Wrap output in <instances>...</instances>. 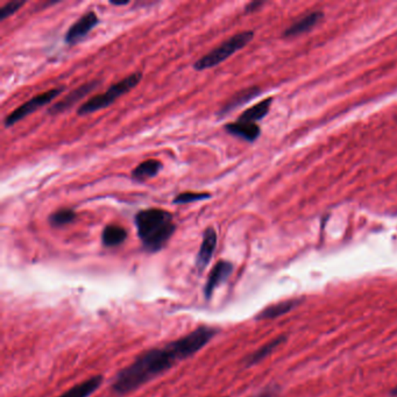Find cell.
I'll return each mask as SVG.
<instances>
[{
	"label": "cell",
	"mask_w": 397,
	"mask_h": 397,
	"mask_svg": "<svg viewBox=\"0 0 397 397\" xmlns=\"http://www.w3.org/2000/svg\"><path fill=\"white\" fill-rule=\"evenodd\" d=\"M259 88H249V89L242 90L240 93H235L226 104L224 105L223 109L219 111L220 116H226L230 114L231 111L242 107L244 104L247 103L249 100L256 98L259 95Z\"/></svg>",
	"instance_id": "9a60e30c"
},
{
	"label": "cell",
	"mask_w": 397,
	"mask_h": 397,
	"mask_svg": "<svg viewBox=\"0 0 397 397\" xmlns=\"http://www.w3.org/2000/svg\"><path fill=\"white\" fill-rule=\"evenodd\" d=\"M232 272H233L232 263L225 261V260L218 261L213 267L212 270L210 272L205 287H204V296L210 299L217 288L219 287L220 284H223L230 277Z\"/></svg>",
	"instance_id": "52a82bcc"
},
{
	"label": "cell",
	"mask_w": 397,
	"mask_h": 397,
	"mask_svg": "<svg viewBox=\"0 0 397 397\" xmlns=\"http://www.w3.org/2000/svg\"><path fill=\"white\" fill-rule=\"evenodd\" d=\"M323 18V13L320 11L311 12L309 15H304L303 18L299 19L297 22L293 24V25L287 29V31L283 33L284 36H296L303 33H306L310 29H313L318 22Z\"/></svg>",
	"instance_id": "8fae6325"
},
{
	"label": "cell",
	"mask_w": 397,
	"mask_h": 397,
	"mask_svg": "<svg viewBox=\"0 0 397 397\" xmlns=\"http://www.w3.org/2000/svg\"><path fill=\"white\" fill-rule=\"evenodd\" d=\"M227 133L231 135L238 137V138L245 139L247 141H256L261 134L260 127L256 124H249V123H242V121H235L225 126Z\"/></svg>",
	"instance_id": "7c38bea8"
},
{
	"label": "cell",
	"mask_w": 397,
	"mask_h": 397,
	"mask_svg": "<svg viewBox=\"0 0 397 397\" xmlns=\"http://www.w3.org/2000/svg\"><path fill=\"white\" fill-rule=\"evenodd\" d=\"M127 239V231L119 225L110 224L104 228L102 242L105 247H117Z\"/></svg>",
	"instance_id": "5bb4252c"
},
{
	"label": "cell",
	"mask_w": 397,
	"mask_h": 397,
	"mask_svg": "<svg viewBox=\"0 0 397 397\" xmlns=\"http://www.w3.org/2000/svg\"><path fill=\"white\" fill-rule=\"evenodd\" d=\"M296 305L295 301H284L272 304L263 309V311H260L256 317V320H270L274 318H279L281 316L286 315L290 311L291 309H294Z\"/></svg>",
	"instance_id": "e0dca14e"
},
{
	"label": "cell",
	"mask_w": 397,
	"mask_h": 397,
	"mask_svg": "<svg viewBox=\"0 0 397 397\" xmlns=\"http://www.w3.org/2000/svg\"><path fill=\"white\" fill-rule=\"evenodd\" d=\"M134 221L142 247L149 253L164 249L176 230L173 215L166 210H142L137 213Z\"/></svg>",
	"instance_id": "7a4b0ae2"
},
{
	"label": "cell",
	"mask_w": 397,
	"mask_h": 397,
	"mask_svg": "<svg viewBox=\"0 0 397 397\" xmlns=\"http://www.w3.org/2000/svg\"><path fill=\"white\" fill-rule=\"evenodd\" d=\"M103 380L102 375L91 376L86 381H82V382L71 387L70 389H68L65 393L62 394L59 397H90L98 390L100 384L103 383Z\"/></svg>",
	"instance_id": "30bf717a"
},
{
	"label": "cell",
	"mask_w": 397,
	"mask_h": 397,
	"mask_svg": "<svg viewBox=\"0 0 397 397\" xmlns=\"http://www.w3.org/2000/svg\"><path fill=\"white\" fill-rule=\"evenodd\" d=\"M218 329L202 325L190 334L168 343L161 348H152L139 355L131 365L121 369L112 382L111 389L116 395H127L167 372L176 364L190 358L209 344Z\"/></svg>",
	"instance_id": "6da1fadb"
},
{
	"label": "cell",
	"mask_w": 397,
	"mask_h": 397,
	"mask_svg": "<svg viewBox=\"0 0 397 397\" xmlns=\"http://www.w3.org/2000/svg\"><path fill=\"white\" fill-rule=\"evenodd\" d=\"M224 397H225V396H224Z\"/></svg>",
	"instance_id": "484cf974"
},
{
	"label": "cell",
	"mask_w": 397,
	"mask_h": 397,
	"mask_svg": "<svg viewBox=\"0 0 397 397\" xmlns=\"http://www.w3.org/2000/svg\"><path fill=\"white\" fill-rule=\"evenodd\" d=\"M217 247V233L213 227H208L203 233L202 244L199 247V252L196 258V267L199 272H203L209 266L212 259L213 253Z\"/></svg>",
	"instance_id": "ba28073f"
},
{
	"label": "cell",
	"mask_w": 397,
	"mask_h": 397,
	"mask_svg": "<svg viewBox=\"0 0 397 397\" xmlns=\"http://www.w3.org/2000/svg\"><path fill=\"white\" fill-rule=\"evenodd\" d=\"M211 198V195L208 192H182L175 197L174 204H189V203L198 202L204 199Z\"/></svg>",
	"instance_id": "ffe728a7"
},
{
	"label": "cell",
	"mask_w": 397,
	"mask_h": 397,
	"mask_svg": "<svg viewBox=\"0 0 397 397\" xmlns=\"http://www.w3.org/2000/svg\"><path fill=\"white\" fill-rule=\"evenodd\" d=\"M272 102H273L272 98H267V100L253 105L252 107H249L245 112L240 114V117L238 118V121L256 124V121L261 120L263 118L266 117L268 111H270V105H272Z\"/></svg>",
	"instance_id": "4fadbf2b"
},
{
	"label": "cell",
	"mask_w": 397,
	"mask_h": 397,
	"mask_svg": "<svg viewBox=\"0 0 397 397\" xmlns=\"http://www.w3.org/2000/svg\"><path fill=\"white\" fill-rule=\"evenodd\" d=\"M111 5L114 6H126V5L130 4V1H114V0H111Z\"/></svg>",
	"instance_id": "cb8c5ba5"
},
{
	"label": "cell",
	"mask_w": 397,
	"mask_h": 397,
	"mask_svg": "<svg viewBox=\"0 0 397 397\" xmlns=\"http://www.w3.org/2000/svg\"><path fill=\"white\" fill-rule=\"evenodd\" d=\"M100 24V19L97 17L96 12L89 11L86 15H82L71 25L65 34V42L69 46H74L76 43L81 42L97 25Z\"/></svg>",
	"instance_id": "8992f818"
},
{
	"label": "cell",
	"mask_w": 397,
	"mask_h": 397,
	"mask_svg": "<svg viewBox=\"0 0 397 397\" xmlns=\"http://www.w3.org/2000/svg\"><path fill=\"white\" fill-rule=\"evenodd\" d=\"M263 3H261V1H253V3L246 6V12L256 11V10H258V8H259L260 6H263Z\"/></svg>",
	"instance_id": "7402d4cb"
},
{
	"label": "cell",
	"mask_w": 397,
	"mask_h": 397,
	"mask_svg": "<svg viewBox=\"0 0 397 397\" xmlns=\"http://www.w3.org/2000/svg\"><path fill=\"white\" fill-rule=\"evenodd\" d=\"M284 341H286V337L281 336V337L275 338V339L270 341V343H267L266 345H263L259 350L253 352L252 355H249V357L246 358V366L249 367V366L256 365V364H259L260 361H263V359H266L268 355H272L281 344H283Z\"/></svg>",
	"instance_id": "2e32d148"
},
{
	"label": "cell",
	"mask_w": 397,
	"mask_h": 397,
	"mask_svg": "<svg viewBox=\"0 0 397 397\" xmlns=\"http://www.w3.org/2000/svg\"><path fill=\"white\" fill-rule=\"evenodd\" d=\"M76 212L72 209L57 210L49 217V223L54 227H62L68 224L72 223L76 219Z\"/></svg>",
	"instance_id": "d6986e66"
},
{
	"label": "cell",
	"mask_w": 397,
	"mask_h": 397,
	"mask_svg": "<svg viewBox=\"0 0 397 397\" xmlns=\"http://www.w3.org/2000/svg\"><path fill=\"white\" fill-rule=\"evenodd\" d=\"M62 91H63V88H55V89L48 90L46 93H40L38 96L33 97L32 100L22 104V107H19L11 114H8L5 119V126L12 127L13 125L22 120L24 118L32 114L33 112H36V110H39L47 104H49L54 98H56L60 93H62Z\"/></svg>",
	"instance_id": "5b68a950"
},
{
	"label": "cell",
	"mask_w": 397,
	"mask_h": 397,
	"mask_svg": "<svg viewBox=\"0 0 397 397\" xmlns=\"http://www.w3.org/2000/svg\"><path fill=\"white\" fill-rule=\"evenodd\" d=\"M253 36H254V32L252 31H245V32L238 33L235 36H231L230 39L226 40L220 46L201 57L197 62H195L194 68L196 70L202 71L217 67L218 64L227 60L233 54L242 49L246 45H249L252 41Z\"/></svg>",
	"instance_id": "277c9868"
},
{
	"label": "cell",
	"mask_w": 397,
	"mask_h": 397,
	"mask_svg": "<svg viewBox=\"0 0 397 397\" xmlns=\"http://www.w3.org/2000/svg\"><path fill=\"white\" fill-rule=\"evenodd\" d=\"M98 84H100L98 81H93V82L86 83V84L78 86L77 89H75L68 96L64 97L63 100H61L60 102L54 104L53 107L48 110V114H57L68 110L75 103H77L78 100H82L88 93L93 91V89H96Z\"/></svg>",
	"instance_id": "9c48e42d"
},
{
	"label": "cell",
	"mask_w": 397,
	"mask_h": 397,
	"mask_svg": "<svg viewBox=\"0 0 397 397\" xmlns=\"http://www.w3.org/2000/svg\"><path fill=\"white\" fill-rule=\"evenodd\" d=\"M275 395V390L274 389H267L263 390L261 393L256 394V395H253L251 397H274Z\"/></svg>",
	"instance_id": "603a6c76"
},
{
	"label": "cell",
	"mask_w": 397,
	"mask_h": 397,
	"mask_svg": "<svg viewBox=\"0 0 397 397\" xmlns=\"http://www.w3.org/2000/svg\"><path fill=\"white\" fill-rule=\"evenodd\" d=\"M141 79V72H134V74L130 75L124 79H121L120 82L116 83L114 86H110L102 95H96V96L91 97L89 100H86V103L79 107L77 114L79 116H86V114H93V112H97L102 109H107V107H110L111 104H114L119 97L124 96L125 93L138 86Z\"/></svg>",
	"instance_id": "3957f363"
},
{
	"label": "cell",
	"mask_w": 397,
	"mask_h": 397,
	"mask_svg": "<svg viewBox=\"0 0 397 397\" xmlns=\"http://www.w3.org/2000/svg\"><path fill=\"white\" fill-rule=\"evenodd\" d=\"M25 4L26 1H18V0L10 1V3H8V4L4 5L3 8H0V19L5 20V19H8V17L15 15Z\"/></svg>",
	"instance_id": "44dd1931"
},
{
	"label": "cell",
	"mask_w": 397,
	"mask_h": 397,
	"mask_svg": "<svg viewBox=\"0 0 397 397\" xmlns=\"http://www.w3.org/2000/svg\"><path fill=\"white\" fill-rule=\"evenodd\" d=\"M161 168H162V164L160 161L147 160L137 166L134 171H132V178L137 181H145L159 174Z\"/></svg>",
	"instance_id": "ac0fdd59"
},
{
	"label": "cell",
	"mask_w": 397,
	"mask_h": 397,
	"mask_svg": "<svg viewBox=\"0 0 397 397\" xmlns=\"http://www.w3.org/2000/svg\"><path fill=\"white\" fill-rule=\"evenodd\" d=\"M390 395H391L393 397H397V386L395 387V388H394L391 391H390Z\"/></svg>",
	"instance_id": "d4e9b609"
}]
</instances>
